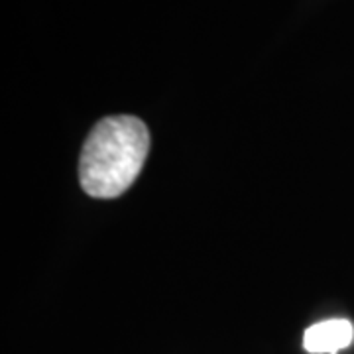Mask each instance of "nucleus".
I'll return each mask as SVG.
<instances>
[{
	"label": "nucleus",
	"instance_id": "f257e3e1",
	"mask_svg": "<svg viewBox=\"0 0 354 354\" xmlns=\"http://www.w3.org/2000/svg\"><path fill=\"white\" fill-rule=\"evenodd\" d=\"M150 152L148 127L132 114L106 116L83 144L79 181L95 199L120 197L140 176Z\"/></svg>",
	"mask_w": 354,
	"mask_h": 354
},
{
	"label": "nucleus",
	"instance_id": "f03ea898",
	"mask_svg": "<svg viewBox=\"0 0 354 354\" xmlns=\"http://www.w3.org/2000/svg\"><path fill=\"white\" fill-rule=\"evenodd\" d=\"M354 341V327L348 319H329L305 330L304 346L309 354H339Z\"/></svg>",
	"mask_w": 354,
	"mask_h": 354
}]
</instances>
